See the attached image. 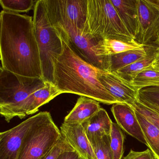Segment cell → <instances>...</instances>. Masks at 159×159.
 I'll list each match as a JSON object with an SVG mask.
<instances>
[{"instance_id":"cell-1","label":"cell","mask_w":159,"mask_h":159,"mask_svg":"<svg viewBox=\"0 0 159 159\" xmlns=\"http://www.w3.org/2000/svg\"><path fill=\"white\" fill-rule=\"evenodd\" d=\"M0 54L3 69L25 77L43 79L32 16L2 11Z\"/></svg>"},{"instance_id":"cell-2","label":"cell","mask_w":159,"mask_h":159,"mask_svg":"<svg viewBox=\"0 0 159 159\" xmlns=\"http://www.w3.org/2000/svg\"><path fill=\"white\" fill-rule=\"evenodd\" d=\"M62 39L63 52L54 62L53 84L57 89L63 93L87 97L106 105L119 103L99 81L100 69L82 59Z\"/></svg>"},{"instance_id":"cell-3","label":"cell","mask_w":159,"mask_h":159,"mask_svg":"<svg viewBox=\"0 0 159 159\" xmlns=\"http://www.w3.org/2000/svg\"><path fill=\"white\" fill-rule=\"evenodd\" d=\"M82 32L97 43L105 39L137 43L110 0H87V19Z\"/></svg>"},{"instance_id":"cell-4","label":"cell","mask_w":159,"mask_h":159,"mask_svg":"<svg viewBox=\"0 0 159 159\" xmlns=\"http://www.w3.org/2000/svg\"><path fill=\"white\" fill-rule=\"evenodd\" d=\"M33 19L43 80L53 84L54 62L63 51L62 38L48 18L43 0L37 1Z\"/></svg>"},{"instance_id":"cell-5","label":"cell","mask_w":159,"mask_h":159,"mask_svg":"<svg viewBox=\"0 0 159 159\" xmlns=\"http://www.w3.org/2000/svg\"><path fill=\"white\" fill-rule=\"evenodd\" d=\"M41 78L18 75L0 68V114L8 122L16 117L18 108L35 91L43 88Z\"/></svg>"},{"instance_id":"cell-6","label":"cell","mask_w":159,"mask_h":159,"mask_svg":"<svg viewBox=\"0 0 159 159\" xmlns=\"http://www.w3.org/2000/svg\"><path fill=\"white\" fill-rule=\"evenodd\" d=\"M60 130L52 118L34 128L25 139L17 159H41L61 138Z\"/></svg>"},{"instance_id":"cell-7","label":"cell","mask_w":159,"mask_h":159,"mask_svg":"<svg viewBox=\"0 0 159 159\" xmlns=\"http://www.w3.org/2000/svg\"><path fill=\"white\" fill-rule=\"evenodd\" d=\"M52 118L48 111H42L15 127L0 134V159H17L25 138L38 125Z\"/></svg>"},{"instance_id":"cell-8","label":"cell","mask_w":159,"mask_h":159,"mask_svg":"<svg viewBox=\"0 0 159 159\" xmlns=\"http://www.w3.org/2000/svg\"><path fill=\"white\" fill-rule=\"evenodd\" d=\"M51 24L68 22L83 31L87 19V0H43Z\"/></svg>"},{"instance_id":"cell-9","label":"cell","mask_w":159,"mask_h":159,"mask_svg":"<svg viewBox=\"0 0 159 159\" xmlns=\"http://www.w3.org/2000/svg\"><path fill=\"white\" fill-rule=\"evenodd\" d=\"M52 25L61 38L69 43L82 59L94 66L103 70L102 57L97 56L93 50L94 46L98 43L97 42L83 34L81 30L71 23L63 22Z\"/></svg>"},{"instance_id":"cell-10","label":"cell","mask_w":159,"mask_h":159,"mask_svg":"<svg viewBox=\"0 0 159 159\" xmlns=\"http://www.w3.org/2000/svg\"><path fill=\"white\" fill-rule=\"evenodd\" d=\"M138 31L136 42L144 46L156 45L159 38V0H138Z\"/></svg>"},{"instance_id":"cell-11","label":"cell","mask_w":159,"mask_h":159,"mask_svg":"<svg viewBox=\"0 0 159 159\" xmlns=\"http://www.w3.org/2000/svg\"><path fill=\"white\" fill-rule=\"evenodd\" d=\"M98 79L106 90L118 101L133 107L138 100L139 90L115 72L100 69Z\"/></svg>"},{"instance_id":"cell-12","label":"cell","mask_w":159,"mask_h":159,"mask_svg":"<svg viewBox=\"0 0 159 159\" xmlns=\"http://www.w3.org/2000/svg\"><path fill=\"white\" fill-rule=\"evenodd\" d=\"M61 136L80 157L97 159L82 124L63 123L60 127Z\"/></svg>"},{"instance_id":"cell-13","label":"cell","mask_w":159,"mask_h":159,"mask_svg":"<svg viewBox=\"0 0 159 159\" xmlns=\"http://www.w3.org/2000/svg\"><path fill=\"white\" fill-rule=\"evenodd\" d=\"M111 111L121 129L148 146L133 107L125 103H115L112 105Z\"/></svg>"},{"instance_id":"cell-14","label":"cell","mask_w":159,"mask_h":159,"mask_svg":"<svg viewBox=\"0 0 159 159\" xmlns=\"http://www.w3.org/2000/svg\"><path fill=\"white\" fill-rule=\"evenodd\" d=\"M62 93L53 84L46 82L44 87L32 93L20 105L16 117L22 119L27 115L35 114L41 106Z\"/></svg>"},{"instance_id":"cell-15","label":"cell","mask_w":159,"mask_h":159,"mask_svg":"<svg viewBox=\"0 0 159 159\" xmlns=\"http://www.w3.org/2000/svg\"><path fill=\"white\" fill-rule=\"evenodd\" d=\"M147 55L146 46L103 57V70L116 72L119 70L144 59Z\"/></svg>"},{"instance_id":"cell-16","label":"cell","mask_w":159,"mask_h":159,"mask_svg":"<svg viewBox=\"0 0 159 159\" xmlns=\"http://www.w3.org/2000/svg\"><path fill=\"white\" fill-rule=\"evenodd\" d=\"M112 122L106 110L101 108L96 113L82 124L89 141L110 135Z\"/></svg>"},{"instance_id":"cell-17","label":"cell","mask_w":159,"mask_h":159,"mask_svg":"<svg viewBox=\"0 0 159 159\" xmlns=\"http://www.w3.org/2000/svg\"><path fill=\"white\" fill-rule=\"evenodd\" d=\"M137 1L110 0L121 20L134 39L138 31Z\"/></svg>"},{"instance_id":"cell-18","label":"cell","mask_w":159,"mask_h":159,"mask_svg":"<svg viewBox=\"0 0 159 159\" xmlns=\"http://www.w3.org/2000/svg\"><path fill=\"white\" fill-rule=\"evenodd\" d=\"M101 109L99 102L85 96H80L72 110L66 116L64 123L82 124Z\"/></svg>"},{"instance_id":"cell-19","label":"cell","mask_w":159,"mask_h":159,"mask_svg":"<svg viewBox=\"0 0 159 159\" xmlns=\"http://www.w3.org/2000/svg\"><path fill=\"white\" fill-rule=\"evenodd\" d=\"M144 46L138 43H129L116 39H105L98 41L94 46L93 50L96 55L102 58Z\"/></svg>"},{"instance_id":"cell-20","label":"cell","mask_w":159,"mask_h":159,"mask_svg":"<svg viewBox=\"0 0 159 159\" xmlns=\"http://www.w3.org/2000/svg\"><path fill=\"white\" fill-rule=\"evenodd\" d=\"M158 47L155 45L146 46L147 55L145 58L122 68L115 73L123 80L132 83L133 80L139 72L152 66Z\"/></svg>"},{"instance_id":"cell-21","label":"cell","mask_w":159,"mask_h":159,"mask_svg":"<svg viewBox=\"0 0 159 159\" xmlns=\"http://www.w3.org/2000/svg\"><path fill=\"white\" fill-rule=\"evenodd\" d=\"M134 111L148 147L155 155L156 159H159V129L143 115Z\"/></svg>"},{"instance_id":"cell-22","label":"cell","mask_w":159,"mask_h":159,"mask_svg":"<svg viewBox=\"0 0 159 159\" xmlns=\"http://www.w3.org/2000/svg\"><path fill=\"white\" fill-rule=\"evenodd\" d=\"M132 84L138 90L150 86H159V71L151 66L146 68L136 76Z\"/></svg>"},{"instance_id":"cell-23","label":"cell","mask_w":159,"mask_h":159,"mask_svg":"<svg viewBox=\"0 0 159 159\" xmlns=\"http://www.w3.org/2000/svg\"><path fill=\"white\" fill-rule=\"evenodd\" d=\"M138 101L159 113V86H150L139 90Z\"/></svg>"},{"instance_id":"cell-24","label":"cell","mask_w":159,"mask_h":159,"mask_svg":"<svg viewBox=\"0 0 159 159\" xmlns=\"http://www.w3.org/2000/svg\"><path fill=\"white\" fill-rule=\"evenodd\" d=\"M110 136L113 159H122L124 152L125 136L117 123L112 122Z\"/></svg>"},{"instance_id":"cell-25","label":"cell","mask_w":159,"mask_h":159,"mask_svg":"<svg viewBox=\"0 0 159 159\" xmlns=\"http://www.w3.org/2000/svg\"><path fill=\"white\" fill-rule=\"evenodd\" d=\"M37 1L33 0H0L3 11L15 13L28 12L34 9Z\"/></svg>"},{"instance_id":"cell-26","label":"cell","mask_w":159,"mask_h":159,"mask_svg":"<svg viewBox=\"0 0 159 159\" xmlns=\"http://www.w3.org/2000/svg\"><path fill=\"white\" fill-rule=\"evenodd\" d=\"M97 159H113L110 136L105 135L90 142Z\"/></svg>"},{"instance_id":"cell-27","label":"cell","mask_w":159,"mask_h":159,"mask_svg":"<svg viewBox=\"0 0 159 159\" xmlns=\"http://www.w3.org/2000/svg\"><path fill=\"white\" fill-rule=\"evenodd\" d=\"M133 107L134 110L143 115L159 129V113L147 107L138 100L134 104Z\"/></svg>"},{"instance_id":"cell-28","label":"cell","mask_w":159,"mask_h":159,"mask_svg":"<svg viewBox=\"0 0 159 159\" xmlns=\"http://www.w3.org/2000/svg\"><path fill=\"white\" fill-rule=\"evenodd\" d=\"M73 151L75 150L61 136L55 146L41 159H57L63 152Z\"/></svg>"},{"instance_id":"cell-29","label":"cell","mask_w":159,"mask_h":159,"mask_svg":"<svg viewBox=\"0 0 159 159\" xmlns=\"http://www.w3.org/2000/svg\"><path fill=\"white\" fill-rule=\"evenodd\" d=\"M123 159H157L150 149L143 151H135L131 149Z\"/></svg>"},{"instance_id":"cell-30","label":"cell","mask_w":159,"mask_h":159,"mask_svg":"<svg viewBox=\"0 0 159 159\" xmlns=\"http://www.w3.org/2000/svg\"><path fill=\"white\" fill-rule=\"evenodd\" d=\"M80 155L75 151H67L60 154L57 159H80Z\"/></svg>"},{"instance_id":"cell-31","label":"cell","mask_w":159,"mask_h":159,"mask_svg":"<svg viewBox=\"0 0 159 159\" xmlns=\"http://www.w3.org/2000/svg\"><path fill=\"white\" fill-rule=\"evenodd\" d=\"M151 66L154 69L159 71V46H158L156 49L155 57L152 64Z\"/></svg>"},{"instance_id":"cell-32","label":"cell","mask_w":159,"mask_h":159,"mask_svg":"<svg viewBox=\"0 0 159 159\" xmlns=\"http://www.w3.org/2000/svg\"><path fill=\"white\" fill-rule=\"evenodd\" d=\"M156 45L159 46V39H158V40H157V43H156Z\"/></svg>"},{"instance_id":"cell-33","label":"cell","mask_w":159,"mask_h":159,"mask_svg":"<svg viewBox=\"0 0 159 159\" xmlns=\"http://www.w3.org/2000/svg\"><path fill=\"white\" fill-rule=\"evenodd\" d=\"M80 159H85L84 158H82V157H80Z\"/></svg>"}]
</instances>
